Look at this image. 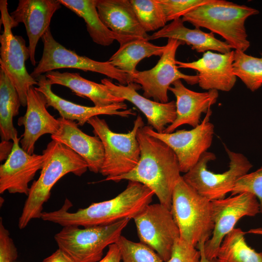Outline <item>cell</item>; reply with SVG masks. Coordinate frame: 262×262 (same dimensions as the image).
<instances>
[{
	"mask_svg": "<svg viewBox=\"0 0 262 262\" xmlns=\"http://www.w3.org/2000/svg\"><path fill=\"white\" fill-rule=\"evenodd\" d=\"M152 190L145 185L129 181L125 189L109 200L92 203L86 208L69 212L72 206L66 198L59 209L42 212L40 218L61 226L87 227L107 225L124 219H134L148 205L154 195Z\"/></svg>",
	"mask_w": 262,
	"mask_h": 262,
	"instance_id": "obj_1",
	"label": "cell"
},
{
	"mask_svg": "<svg viewBox=\"0 0 262 262\" xmlns=\"http://www.w3.org/2000/svg\"><path fill=\"white\" fill-rule=\"evenodd\" d=\"M137 139L140 157L136 166L128 173L103 180L141 183L153 191L160 203L171 210L173 192L181 176L177 156L163 141L146 133L143 127Z\"/></svg>",
	"mask_w": 262,
	"mask_h": 262,
	"instance_id": "obj_2",
	"label": "cell"
},
{
	"mask_svg": "<svg viewBox=\"0 0 262 262\" xmlns=\"http://www.w3.org/2000/svg\"><path fill=\"white\" fill-rule=\"evenodd\" d=\"M42 154L44 160L40 176L30 186L18 219L20 229L32 219L40 218L44 204L49 199L51 189L61 178L70 173L81 176L88 169L87 163L80 156L55 140L48 143Z\"/></svg>",
	"mask_w": 262,
	"mask_h": 262,
	"instance_id": "obj_3",
	"label": "cell"
},
{
	"mask_svg": "<svg viewBox=\"0 0 262 262\" xmlns=\"http://www.w3.org/2000/svg\"><path fill=\"white\" fill-rule=\"evenodd\" d=\"M259 13L258 10L246 5L212 0L186 14L181 19L195 28H204L220 35L232 49L245 52L250 46L246 20Z\"/></svg>",
	"mask_w": 262,
	"mask_h": 262,
	"instance_id": "obj_4",
	"label": "cell"
},
{
	"mask_svg": "<svg viewBox=\"0 0 262 262\" xmlns=\"http://www.w3.org/2000/svg\"><path fill=\"white\" fill-rule=\"evenodd\" d=\"M171 211L182 240L196 247L211 237L214 228L212 201L196 192L182 176L173 192Z\"/></svg>",
	"mask_w": 262,
	"mask_h": 262,
	"instance_id": "obj_5",
	"label": "cell"
},
{
	"mask_svg": "<svg viewBox=\"0 0 262 262\" xmlns=\"http://www.w3.org/2000/svg\"><path fill=\"white\" fill-rule=\"evenodd\" d=\"M87 123L103 145L104 158L100 173L108 179L128 173L136 166L140 157L137 134L144 126L140 115L134 120L132 130L125 133L113 131L106 121L98 116L90 118Z\"/></svg>",
	"mask_w": 262,
	"mask_h": 262,
	"instance_id": "obj_6",
	"label": "cell"
},
{
	"mask_svg": "<svg viewBox=\"0 0 262 262\" xmlns=\"http://www.w3.org/2000/svg\"><path fill=\"white\" fill-rule=\"evenodd\" d=\"M130 220L126 218L109 225L83 228L63 227L54 239L59 248L74 262H98L104 249L117 242Z\"/></svg>",
	"mask_w": 262,
	"mask_h": 262,
	"instance_id": "obj_7",
	"label": "cell"
},
{
	"mask_svg": "<svg viewBox=\"0 0 262 262\" xmlns=\"http://www.w3.org/2000/svg\"><path fill=\"white\" fill-rule=\"evenodd\" d=\"M224 148L229 159L228 169L221 173L212 172L208 163L216 159L215 154L205 152L196 164L182 176L184 181L199 194L210 201L225 198L231 193L236 181L248 173L252 164L243 154Z\"/></svg>",
	"mask_w": 262,
	"mask_h": 262,
	"instance_id": "obj_8",
	"label": "cell"
},
{
	"mask_svg": "<svg viewBox=\"0 0 262 262\" xmlns=\"http://www.w3.org/2000/svg\"><path fill=\"white\" fill-rule=\"evenodd\" d=\"M41 39L44 44L43 54L37 66L30 74L34 79L55 69L68 68L98 73L116 80L122 85L133 82L131 76L107 61H97L67 49L54 39L49 28Z\"/></svg>",
	"mask_w": 262,
	"mask_h": 262,
	"instance_id": "obj_9",
	"label": "cell"
},
{
	"mask_svg": "<svg viewBox=\"0 0 262 262\" xmlns=\"http://www.w3.org/2000/svg\"><path fill=\"white\" fill-rule=\"evenodd\" d=\"M7 1L0 0V23L4 27L0 35V67L3 69L15 86L21 105L27 106V97L29 88L37 85L36 79L28 72L25 62L30 53L26 42L21 36L14 35L10 15L7 8Z\"/></svg>",
	"mask_w": 262,
	"mask_h": 262,
	"instance_id": "obj_10",
	"label": "cell"
},
{
	"mask_svg": "<svg viewBox=\"0 0 262 262\" xmlns=\"http://www.w3.org/2000/svg\"><path fill=\"white\" fill-rule=\"evenodd\" d=\"M185 44L177 39L168 38L164 51L157 64L153 68L145 71H137L132 75L133 82L141 86L143 96L154 101L168 102L167 92L170 85L175 81L182 79L187 83H198L196 75L181 73L176 63V54L180 45Z\"/></svg>",
	"mask_w": 262,
	"mask_h": 262,
	"instance_id": "obj_11",
	"label": "cell"
},
{
	"mask_svg": "<svg viewBox=\"0 0 262 262\" xmlns=\"http://www.w3.org/2000/svg\"><path fill=\"white\" fill-rule=\"evenodd\" d=\"M212 114L210 108L201 122L190 130L160 133L149 126H144L143 130L163 141L173 150L178 158L180 172L185 173L196 164L212 145L214 132V125L210 121Z\"/></svg>",
	"mask_w": 262,
	"mask_h": 262,
	"instance_id": "obj_12",
	"label": "cell"
},
{
	"mask_svg": "<svg viewBox=\"0 0 262 262\" xmlns=\"http://www.w3.org/2000/svg\"><path fill=\"white\" fill-rule=\"evenodd\" d=\"M138 237L164 262L169 260L180 231L171 210L161 203L148 205L133 219Z\"/></svg>",
	"mask_w": 262,
	"mask_h": 262,
	"instance_id": "obj_13",
	"label": "cell"
},
{
	"mask_svg": "<svg viewBox=\"0 0 262 262\" xmlns=\"http://www.w3.org/2000/svg\"><path fill=\"white\" fill-rule=\"evenodd\" d=\"M214 228L204 244L206 258L215 259L224 237L234 229L237 222L245 216L260 213L258 199L252 194L244 192L229 197L212 201Z\"/></svg>",
	"mask_w": 262,
	"mask_h": 262,
	"instance_id": "obj_14",
	"label": "cell"
},
{
	"mask_svg": "<svg viewBox=\"0 0 262 262\" xmlns=\"http://www.w3.org/2000/svg\"><path fill=\"white\" fill-rule=\"evenodd\" d=\"M20 138L13 140V147L5 163L0 166V193L28 196L29 182L44 163L43 154H29L20 147Z\"/></svg>",
	"mask_w": 262,
	"mask_h": 262,
	"instance_id": "obj_15",
	"label": "cell"
},
{
	"mask_svg": "<svg viewBox=\"0 0 262 262\" xmlns=\"http://www.w3.org/2000/svg\"><path fill=\"white\" fill-rule=\"evenodd\" d=\"M234 54V50L226 53L207 51L196 61L183 62L176 60V63L178 68L196 70L198 84L202 89L229 92L236 82L233 70Z\"/></svg>",
	"mask_w": 262,
	"mask_h": 262,
	"instance_id": "obj_16",
	"label": "cell"
},
{
	"mask_svg": "<svg viewBox=\"0 0 262 262\" xmlns=\"http://www.w3.org/2000/svg\"><path fill=\"white\" fill-rule=\"evenodd\" d=\"M61 5L58 0H19L16 8L10 14L13 28L21 22L25 25L30 60L34 66L38 42L49 28L52 17Z\"/></svg>",
	"mask_w": 262,
	"mask_h": 262,
	"instance_id": "obj_17",
	"label": "cell"
},
{
	"mask_svg": "<svg viewBox=\"0 0 262 262\" xmlns=\"http://www.w3.org/2000/svg\"><path fill=\"white\" fill-rule=\"evenodd\" d=\"M35 79L37 82V87L35 88L44 95L47 107H53L63 118L77 121L78 125L82 126L90 118L98 115H115L126 117L136 115L132 109H127V105L124 102L101 107H89L74 103L54 93L51 90L52 84L45 75H42Z\"/></svg>",
	"mask_w": 262,
	"mask_h": 262,
	"instance_id": "obj_18",
	"label": "cell"
},
{
	"mask_svg": "<svg viewBox=\"0 0 262 262\" xmlns=\"http://www.w3.org/2000/svg\"><path fill=\"white\" fill-rule=\"evenodd\" d=\"M26 107L25 114L17 120L18 125L23 126L24 128L20 142L25 151L33 154L38 139L46 134H55L60 123L58 118H55L48 111L44 95L34 86L28 90Z\"/></svg>",
	"mask_w": 262,
	"mask_h": 262,
	"instance_id": "obj_19",
	"label": "cell"
},
{
	"mask_svg": "<svg viewBox=\"0 0 262 262\" xmlns=\"http://www.w3.org/2000/svg\"><path fill=\"white\" fill-rule=\"evenodd\" d=\"M101 82L113 95L130 102L138 108L146 117L149 126L158 132H163L176 119V103L174 100L166 103L151 100L137 92L141 86L133 82L125 85L113 83L110 79L104 78Z\"/></svg>",
	"mask_w": 262,
	"mask_h": 262,
	"instance_id": "obj_20",
	"label": "cell"
},
{
	"mask_svg": "<svg viewBox=\"0 0 262 262\" xmlns=\"http://www.w3.org/2000/svg\"><path fill=\"white\" fill-rule=\"evenodd\" d=\"M169 88L175 96L176 117L168 125L164 133H171L183 125H189L193 128L200 123L203 113H207L211 106L215 104L218 98V92L210 90L197 92L186 87L181 80L174 82Z\"/></svg>",
	"mask_w": 262,
	"mask_h": 262,
	"instance_id": "obj_21",
	"label": "cell"
},
{
	"mask_svg": "<svg viewBox=\"0 0 262 262\" xmlns=\"http://www.w3.org/2000/svg\"><path fill=\"white\" fill-rule=\"evenodd\" d=\"M57 132L51 138L73 150L87 163L88 169L95 173L100 172L104 158V149L100 138L83 132L74 121L61 117Z\"/></svg>",
	"mask_w": 262,
	"mask_h": 262,
	"instance_id": "obj_22",
	"label": "cell"
},
{
	"mask_svg": "<svg viewBox=\"0 0 262 262\" xmlns=\"http://www.w3.org/2000/svg\"><path fill=\"white\" fill-rule=\"evenodd\" d=\"M96 7L103 23L114 33L148 40L149 35L141 26L130 0H97Z\"/></svg>",
	"mask_w": 262,
	"mask_h": 262,
	"instance_id": "obj_23",
	"label": "cell"
},
{
	"mask_svg": "<svg viewBox=\"0 0 262 262\" xmlns=\"http://www.w3.org/2000/svg\"><path fill=\"white\" fill-rule=\"evenodd\" d=\"M183 23L181 18L174 20L149 35L148 40L161 38L177 39L191 46L198 53L213 50L226 53L231 51L232 48L226 41L216 38L213 33L204 32L199 28H188Z\"/></svg>",
	"mask_w": 262,
	"mask_h": 262,
	"instance_id": "obj_24",
	"label": "cell"
},
{
	"mask_svg": "<svg viewBox=\"0 0 262 262\" xmlns=\"http://www.w3.org/2000/svg\"><path fill=\"white\" fill-rule=\"evenodd\" d=\"M51 84L68 87L77 96L87 98L95 106L105 107L124 100L113 95L102 83H98L82 77L79 73L51 71L45 74Z\"/></svg>",
	"mask_w": 262,
	"mask_h": 262,
	"instance_id": "obj_25",
	"label": "cell"
},
{
	"mask_svg": "<svg viewBox=\"0 0 262 262\" xmlns=\"http://www.w3.org/2000/svg\"><path fill=\"white\" fill-rule=\"evenodd\" d=\"M79 16L82 18L93 41L103 46L111 45L115 40L120 45L135 38L117 34L107 28L101 20L96 7L97 0H58Z\"/></svg>",
	"mask_w": 262,
	"mask_h": 262,
	"instance_id": "obj_26",
	"label": "cell"
},
{
	"mask_svg": "<svg viewBox=\"0 0 262 262\" xmlns=\"http://www.w3.org/2000/svg\"><path fill=\"white\" fill-rule=\"evenodd\" d=\"M165 46L154 45L148 40L137 38L120 45L118 49L107 61L115 67L132 77L136 67L143 59L162 55Z\"/></svg>",
	"mask_w": 262,
	"mask_h": 262,
	"instance_id": "obj_27",
	"label": "cell"
},
{
	"mask_svg": "<svg viewBox=\"0 0 262 262\" xmlns=\"http://www.w3.org/2000/svg\"><path fill=\"white\" fill-rule=\"evenodd\" d=\"M21 102L17 91L6 72L0 68V134L2 141L17 137L13 119L18 115Z\"/></svg>",
	"mask_w": 262,
	"mask_h": 262,
	"instance_id": "obj_28",
	"label": "cell"
},
{
	"mask_svg": "<svg viewBox=\"0 0 262 262\" xmlns=\"http://www.w3.org/2000/svg\"><path fill=\"white\" fill-rule=\"evenodd\" d=\"M244 232L234 228L224 238L214 262H262V253L250 247Z\"/></svg>",
	"mask_w": 262,
	"mask_h": 262,
	"instance_id": "obj_29",
	"label": "cell"
},
{
	"mask_svg": "<svg viewBox=\"0 0 262 262\" xmlns=\"http://www.w3.org/2000/svg\"><path fill=\"white\" fill-rule=\"evenodd\" d=\"M234 52V74L250 91H255L262 86V57L258 58L239 50Z\"/></svg>",
	"mask_w": 262,
	"mask_h": 262,
	"instance_id": "obj_30",
	"label": "cell"
},
{
	"mask_svg": "<svg viewBox=\"0 0 262 262\" xmlns=\"http://www.w3.org/2000/svg\"><path fill=\"white\" fill-rule=\"evenodd\" d=\"M137 19L147 33L163 28L167 22L158 0H130Z\"/></svg>",
	"mask_w": 262,
	"mask_h": 262,
	"instance_id": "obj_31",
	"label": "cell"
},
{
	"mask_svg": "<svg viewBox=\"0 0 262 262\" xmlns=\"http://www.w3.org/2000/svg\"><path fill=\"white\" fill-rule=\"evenodd\" d=\"M116 244L123 262H164L154 250L142 243L132 242L121 235Z\"/></svg>",
	"mask_w": 262,
	"mask_h": 262,
	"instance_id": "obj_32",
	"label": "cell"
},
{
	"mask_svg": "<svg viewBox=\"0 0 262 262\" xmlns=\"http://www.w3.org/2000/svg\"><path fill=\"white\" fill-rule=\"evenodd\" d=\"M244 192L252 194L257 197L260 213L262 214V166L241 177L230 193L231 195H235Z\"/></svg>",
	"mask_w": 262,
	"mask_h": 262,
	"instance_id": "obj_33",
	"label": "cell"
},
{
	"mask_svg": "<svg viewBox=\"0 0 262 262\" xmlns=\"http://www.w3.org/2000/svg\"><path fill=\"white\" fill-rule=\"evenodd\" d=\"M164 11L166 20L180 18L196 8L209 3L212 0H158Z\"/></svg>",
	"mask_w": 262,
	"mask_h": 262,
	"instance_id": "obj_34",
	"label": "cell"
},
{
	"mask_svg": "<svg viewBox=\"0 0 262 262\" xmlns=\"http://www.w3.org/2000/svg\"><path fill=\"white\" fill-rule=\"evenodd\" d=\"M200 257L198 249L180 237L175 241L171 256L165 262H200Z\"/></svg>",
	"mask_w": 262,
	"mask_h": 262,
	"instance_id": "obj_35",
	"label": "cell"
},
{
	"mask_svg": "<svg viewBox=\"0 0 262 262\" xmlns=\"http://www.w3.org/2000/svg\"><path fill=\"white\" fill-rule=\"evenodd\" d=\"M18 257V252L8 230L0 218V262H14Z\"/></svg>",
	"mask_w": 262,
	"mask_h": 262,
	"instance_id": "obj_36",
	"label": "cell"
},
{
	"mask_svg": "<svg viewBox=\"0 0 262 262\" xmlns=\"http://www.w3.org/2000/svg\"><path fill=\"white\" fill-rule=\"evenodd\" d=\"M121 255L116 243L110 245L106 255L98 262H120Z\"/></svg>",
	"mask_w": 262,
	"mask_h": 262,
	"instance_id": "obj_37",
	"label": "cell"
},
{
	"mask_svg": "<svg viewBox=\"0 0 262 262\" xmlns=\"http://www.w3.org/2000/svg\"><path fill=\"white\" fill-rule=\"evenodd\" d=\"M42 262H74V261L58 248L51 255L44 259Z\"/></svg>",
	"mask_w": 262,
	"mask_h": 262,
	"instance_id": "obj_38",
	"label": "cell"
},
{
	"mask_svg": "<svg viewBox=\"0 0 262 262\" xmlns=\"http://www.w3.org/2000/svg\"><path fill=\"white\" fill-rule=\"evenodd\" d=\"M205 242H202L200 243L196 246V248L198 249L201 252V257L200 260V262H214L213 261H211L208 259L205 256L204 250V246L205 244Z\"/></svg>",
	"mask_w": 262,
	"mask_h": 262,
	"instance_id": "obj_39",
	"label": "cell"
},
{
	"mask_svg": "<svg viewBox=\"0 0 262 262\" xmlns=\"http://www.w3.org/2000/svg\"><path fill=\"white\" fill-rule=\"evenodd\" d=\"M245 233L262 235V228L252 229Z\"/></svg>",
	"mask_w": 262,
	"mask_h": 262,
	"instance_id": "obj_40",
	"label": "cell"
}]
</instances>
